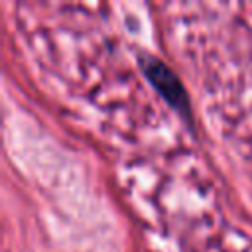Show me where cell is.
Wrapping results in <instances>:
<instances>
[{"instance_id":"6da1fadb","label":"cell","mask_w":252,"mask_h":252,"mask_svg":"<svg viewBox=\"0 0 252 252\" xmlns=\"http://www.w3.org/2000/svg\"><path fill=\"white\" fill-rule=\"evenodd\" d=\"M140 69H142L144 77L148 79V83L159 93V96L185 122L191 124V102H189V96L185 93L183 83L173 73V69L165 61H161V59H158L156 55H150V53L140 55Z\"/></svg>"}]
</instances>
